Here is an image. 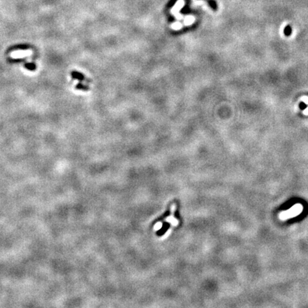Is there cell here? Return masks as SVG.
I'll return each instance as SVG.
<instances>
[{
	"label": "cell",
	"mask_w": 308,
	"mask_h": 308,
	"mask_svg": "<svg viewBox=\"0 0 308 308\" xmlns=\"http://www.w3.org/2000/svg\"><path fill=\"white\" fill-rule=\"evenodd\" d=\"M30 48L29 45H27V44H20V45H15L14 47H11L9 49V51H13V50H18V49H22V50H25V49H28Z\"/></svg>",
	"instance_id": "obj_2"
},
{
	"label": "cell",
	"mask_w": 308,
	"mask_h": 308,
	"mask_svg": "<svg viewBox=\"0 0 308 308\" xmlns=\"http://www.w3.org/2000/svg\"><path fill=\"white\" fill-rule=\"evenodd\" d=\"M170 223H171V224L173 225V226H178V221L177 219H175V218H173V219L170 221Z\"/></svg>",
	"instance_id": "obj_12"
},
{
	"label": "cell",
	"mask_w": 308,
	"mask_h": 308,
	"mask_svg": "<svg viewBox=\"0 0 308 308\" xmlns=\"http://www.w3.org/2000/svg\"><path fill=\"white\" fill-rule=\"evenodd\" d=\"M172 27H173L174 29H179L181 27V24L180 23H175L172 25Z\"/></svg>",
	"instance_id": "obj_10"
},
{
	"label": "cell",
	"mask_w": 308,
	"mask_h": 308,
	"mask_svg": "<svg viewBox=\"0 0 308 308\" xmlns=\"http://www.w3.org/2000/svg\"><path fill=\"white\" fill-rule=\"evenodd\" d=\"M299 107L300 108V110H305L307 108V104H306L305 102H300L299 105Z\"/></svg>",
	"instance_id": "obj_9"
},
{
	"label": "cell",
	"mask_w": 308,
	"mask_h": 308,
	"mask_svg": "<svg viewBox=\"0 0 308 308\" xmlns=\"http://www.w3.org/2000/svg\"><path fill=\"white\" fill-rule=\"evenodd\" d=\"M71 76H72V77L74 78V79H78V80L79 81H85L84 80L85 77L84 76V75L81 74V73L77 72V71H72V72H71Z\"/></svg>",
	"instance_id": "obj_3"
},
{
	"label": "cell",
	"mask_w": 308,
	"mask_h": 308,
	"mask_svg": "<svg viewBox=\"0 0 308 308\" xmlns=\"http://www.w3.org/2000/svg\"><path fill=\"white\" fill-rule=\"evenodd\" d=\"M183 5H184V1H183V0H179V1L175 4V7H173V10H172V12H173V13H174V12H178V11H179V9H181V7H183Z\"/></svg>",
	"instance_id": "obj_4"
},
{
	"label": "cell",
	"mask_w": 308,
	"mask_h": 308,
	"mask_svg": "<svg viewBox=\"0 0 308 308\" xmlns=\"http://www.w3.org/2000/svg\"><path fill=\"white\" fill-rule=\"evenodd\" d=\"M302 210L303 206L300 203L295 204L288 210L281 212L279 215V218L282 221H286L299 215L302 212Z\"/></svg>",
	"instance_id": "obj_1"
},
{
	"label": "cell",
	"mask_w": 308,
	"mask_h": 308,
	"mask_svg": "<svg viewBox=\"0 0 308 308\" xmlns=\"http://www.w3.org/2000/svg\"><path fill=\"white\" fill-rule=\"evenodd\" d=\"M284 34H285V36H289L291 35L292 34V29L290 26H287L284 29Z\"/></svg>",
	"instance_id": "obj_6"
},
{
	"label": "cell",
	"mask_w": 308,
	"mask_h": 308,
	"mask_svg": "<svg viewBox=\"0 0 308 308\" xmlns=\"http://www.w3.org/2000/svg\"><path fill=\"white\" fill-rule=\"evenodd\" d=\"M194 20L195 19L193 17H191V16L186 17V18L185 19V23H186V24H191L194 22Z\"/></svg>",
	"instance_id": "obj_7"
},
{
	"label": "cell",
	"mask_w": 308,
	"mask_h": 308,
	"mask_svg": "<svg viewBox=\"0 0 308 308\" xmlns=\"http://www.w3.org/2000/svg\"><path fill=\"white\" fill-rule=\"evenodd\" d=\"M76 89H81V90H88L89 89V88H88L87 86H84L82 84H78L77 85H76Z\"/></svg>",
	"instance_id": "obj_8"
},
{
	"label": "cell",
	"mask_w": 308,
	"mask_h": 308,
	"mask_svg": "<svg viewBox=\"0 0 308 308\" xmlns=\"http://www.w3.org/2000/svg\"><path fill=\"white\" fill-rule=\"evenodd\" d=\"M24 67L29 71H35L36 68V64L34 63H26L24 64Z\"/></svg>",
	"instance_id": "obj_5"
},
{
	"label": "cell",
	"mask_w": 308,
	"mask_h": 308,
	"mask_svg": "<svg viewBox=\"0 0 308 308\" xmlns=\"http://www.w3.org/2000/svg\"><path fill=\"white\" fill-rule=\"evenodd\" d=\"M161 227H162V223H157L156 224V226H154V229L156 230H158L161 229Z\"/></svg>",
	"instance_id": "obj_11"
}]
</instances>
